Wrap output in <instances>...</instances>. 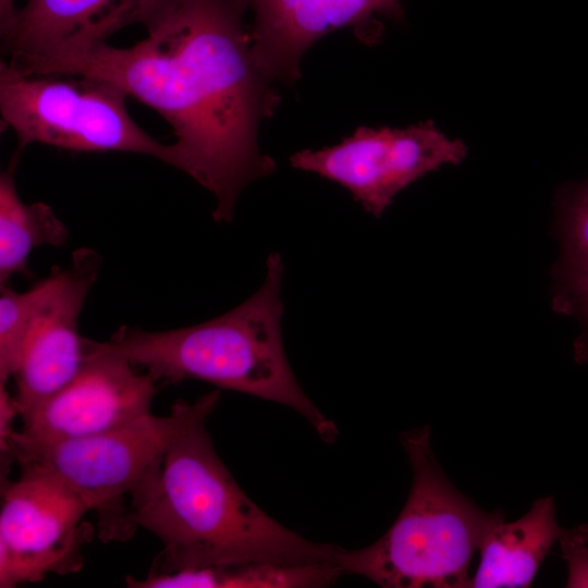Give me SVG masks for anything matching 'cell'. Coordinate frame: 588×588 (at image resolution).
Instances as JSON below:
<instances>
[{
    "mask_svg": "<svg viewBox=\"0 0 588 588\" xmlns=\"http://www.w3.org/2000/svg\"><path fill=\"white\" fill-rule=\"evenodd\" d=\"M247 0H164L132 47L108 42L64 56L33 75L95 76L159 112L172 126V166L210 191L217 222H230L242 189L275 162L258 127L280 97L258 65Z\"/></svg>",
    "mask_w": 588,
    "mask_h": 588,
    "instance_id": "1",
    "label": "cell"
},
{
    "mask_svg": "<svg viewBox=\"0 0 588 588\" xmlns=\"http://www.w3.org/2000/svg\"><path fill=\"white\" fill-rule=\"evenodd\" d=\"M221 394L171 407L172 431L159 465L131 499L130 520L162 544L149 574L248 562L334 561L339 547L310 541L255 504L217 454L207 421Z\"/></svg>",
    "mask_w": 588,
    "mask_h": 588,
    "instance_id": "2",
    "label": "cell"
},
{
    "mask_svg": "<svg viewBox=\"0 0 588 588\" xmlns=\"http://www.w3.org/2000/svg\"><path fill=\"white\" fill-rule=\"evenodd\" d=\"M283 271L282 258L273 252L259 290L219 317L167 331L122 327L103 342L84 338L85 345L124 358L157 382L201 380L280 403L306 418L323 441L333 442L335 425L305 394L284 351Z\"/></svg>",
    "mask_w": 588,
    "mask_h": 588,
    "instance_id": "3",
    "label": "cell"
},
{
    "mask_svg": "<svg viewBox=\"0 0 588 588\" xmlns=\"http://www.w3.org/2000/svg\"><path fill=\"white\" fill-rule=\"evenodd\" d=\"M413 470L407 501L389 530L359 550L339 548L342 574L384 588H465L474 553L505 514L485 512L448 479L430 445L428 426L401 433Z\"/></svg>",
    "mask_w": 588,
    "mask_h": 588,
    "instance_id": "4",
    "label": "cell"
},
{
    "mask_svg": "<svg viewBox=\"0 0 588 588\" xmlns=\"http://www.w3.org/2000/svg\"><path fill=\"white\" fill-rule=\"evenodd\" d=\"M172 416L152 413L102 433L34 442L17 431L1 448V462L46 475L77 494L97 515L103 542L126 541L135 534L131 499L159 465L171 431Z\"/></svg>",
    "mask_w": 588,
    "mask_h": 588,
    "instance_id": "5",
    "label": "cell"
},
{
    "mask_svg": "<svg viewBox=\"0 0 588 588\" xmlns=\"http://www.w3.org/2000/svg\"><path fill=\"white\" fill-rule=\"evenodd\" d=\"M126 93L95 76L25 75L0 63V111L19 140L73 151H125L170 166L172 145H163L131 118Z\"/></svg>",
    "mask_w": 588,
    "mask_h": 588,
    "instance_id": "6",
    "label": "cell"
},
{
    "mask_svg": "<svg viewBox=\"0 0 588 588\" xmlns=\"http://www.w3.org/2000/svg\"><path fill=\"white\" fill-rule=\"evenodd\" d=\"M466 155L461 139L426 121L405 128L362 126L336 145L295 152L290 163L340 184L379 218L409 184L442 166L461 163Z\"/></svg>",
    "mask_w": 588,
    "mask_h": 588,
    "instance_id": "7",
    "label": "cell"
},
{
    "mask_svg": "<svg viewBox=\"0 0 588 588\" xmlns=\"http://www.w3.org/2000/svg\"><path fill=\"white\" fill-rule=\"evenodd\" d=\"M87 504L59 481L21 470L1 483L0 587L68 575L83 566L94 529L84 522Z\"/></svg>",
    "mask_w": 588,
    "mask_h": 588,
    "instance_id": "8",
    "label": "cell"
},
{
    "mask_svg": "<svg viewBox=\"0 0 588 588\" xmlns=\"http://www.w3.org/2000/svg\"><path fill=\"white\" fill-rule=\"evenodd\" d=\"M78 372L22 419L17 433L53 442L102 433L151 414L157 381L124 358L87 347Z\"/></svg>",
    "mask_w": 588,
    "mask_h": 588,
    "instance_id": "9",
    "label": "cell"
},
{
    "mask_svg": "<svg viewBox=\"0 0 588 588\" xmlns=\"http://www.w3.org/2000/svg\"><path fill=\"white\" fill-rule=\"evenodd\" d=\"M99 267L98 254L82 248L73 253L69 268H58L56 283L32 323L14 375L13 397L22 419L81 369L85 350L78 318Z\"/></svg>",
    "mask_w": 588,
    "mask_h": 588,
    "instance_id": "10",
    "label": "cell"
},
{
    "mask_svg": "<svg viewBox=\"0 0 588 588\" xmlns=\"http://www.w3.org/2000/svg\"><path fill=\"white\" fill-rule=\"evenodd\" d=\"M164 0H27L0 27L2 61L29 75L51 60L82 52L132 24L145 25Z\"/></svg>",
    "mask_w": 588,
    "mask_h": 588,
    "instance_id": "11",
    "label": "cell"
},
{
    "mask_svg": "<svg viewBox=\"0 0 588 588\" xmlns=\"http://www.w3.org/2000/svg\"><path fill=\"white\" fill-rule=\"evenodd\" d=\"M253 52L265 74L294 83L305 51L324 35L354 27L363 40L380 35L378 16L401 20V0H247Z\"/></svg>",
    "mask_w": 588,
    "mask_h": 588,
    "instance_id": "12",
    "label": "cell"
},
{
    "mask_svg": "<svg viewBox=\"0 0 588 588\" xmlns=\"http://www.w3.org/2000/svg\"><path fill=\"white\" fill-rule=\"evenodd\" d=\"M551 495L537 499L518 519L497 523L483 538L480 562L469 587L531 586L552 544L564 532Z\"/></svg>",
    "mask_w": 588,
    "mask_h": 588,
    "instance_id": "13",
    "label": "cell"
},
{
    "mask_svg": "<svg viewBox=\"0 0 588 588\" xmlns=\"http://www.w3.org/2000/svg\"><path fill=\"white\" fill-rule=\"evenodd\" d=\"M342 575L333 561L309 564L248 562L185 568L130 578L132 588H318Z\"/></svg>",
    "mask_w": 588,
    "mask_h": 588,
    "instance_id": "14",
    "label": "cell"
},
{
    "mask_svg": "<svg viewBox=\"0 0 588 588\" xmlns=\"http://www.w3.org/2000/svg\"><path fill=\"white\" fill-rule=\"evenodd\" d=\"M21 149L0 176V282L14 274L29 275L27 266L32 250L41 245L61 246L69 232L51 207L44 203L21 200L14 180Z\"/></svg>",
    "mask_w": 588,
    "mask_h": 588,
    "instance_id": "15",
    "label": "cell"
},
{
    "mask_svg": "<svg viewBox=\"0 0 588 588\" xmlns=\"http://www.w3.org/2000/svg\"><path fill=\"white\" fill-rule=\"evenodd\" d=\"M58 268L28 291L17 292L7 284L0 292V383L14 377L32 323L53 287Z\"/></svg>",
    "mask_w": 588,
    "mask_h": 588,
    "instance_id": "16",
    "label": "cell"
},
{
    "mask_svg": "<svg viewBox=\"0 0 588 588\" xmlns=\"http://www.w3.org/2000/svg\"><path fill=\"white\" fill-rule=\"evenodd\" d=\"M556 233L561 246L556 266L588 262V179L559 189Z\"/></svg>",
    "mask_w": 588,
    "mask_h": 588,
    "instance_id": "17",
    "label": "cell"
},
{
    "mask_svg": "<svg viewBox=\"0 0 588 588\" xmlns=\"http://www.w3.org/2000/svg\"><path fill=\"white\" fill-rule=\"evenodd\" d=\"M556 310L578 320L583 333L577 343V355H588V262L554 268Z\"/></svg>",
    "mask_w": 588,
    "mask_h": 588,
    "instance_id": "18",
    "label": "cell"
},
{
    "mask_svg": "<svg viewBox=\"0 0 588 588\" xmlns=\"http://www.w3.org/2000/svg\"><path fill=\"white\" fill-rule=\"evenodd\" d=\"M559 541L567 565L566 587L588 588V524L565 529Z\"/></svg>",
    "mask_w": 588,
    "mask_h": 588,
    "instance_id": "19",
    "label": "cell"
},
{
    "mask_svg": "<svg viewBox=\"0 0 588 588\" xmlns=\"http://www.w3.org/2000/svg\"><path fill=\"white\" fill-rule=\"evenodd\" d=\"M15 0H0V27L5 26L13 16L16 7Z\"/></svg>",
    "mask_w": 588,
    "mask_h": 588,
    "instance_id": "20",
    "label": "cell"
}]
</instances>
